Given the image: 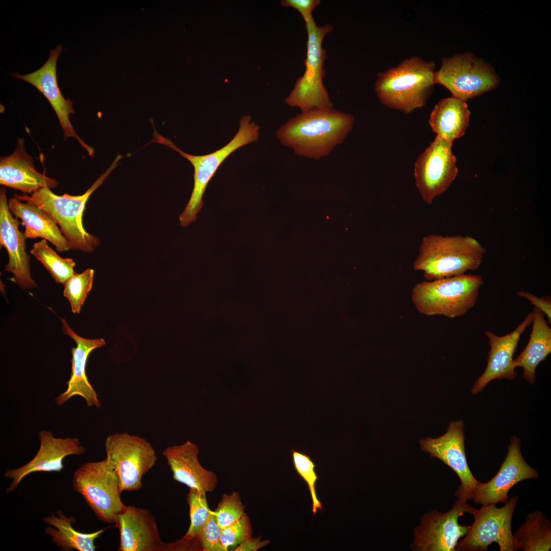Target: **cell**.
I'll list each match as a JSON object with an SVG mask.
<instances>
[{
	"label": "cell",
	"mask_w": 551,
	"mask_h": 551,
	"mask_svg": "<svg viewBox=\"0 0 551 551\" xmlns=\"http://www.w3.org/2000/svg\"><path fill=\"white\" fill-rule=\"evenodd\" d=\"M354 116L332 108L301 111L277 130V136L300 157L318 160L329 155L352 131Z\"/></svg>",
	"instance_id": "1"
},
{
	"label": "cell",
	"mask_w": 551,
	"mask_h": 551,
	"mask_svg": "<svg viewBox=\"0 0 551 551\" xmlns=\"http://www.w3.org/2000/svg\"><path fill=\"white\" fill-rule=\"evenodd\" d=\"M320 3L319 0H282V7H291L297 10L302 15L305 22L312 16L313 10Z\"/></svg>",
	"instance_id": "36"
},
{
	"label": "cell",
	"mask_w": 551,
	"mask_h": 551,
	"mask_svg": "<svg viewBox=\"0 0 551 551\" xmlns=\"http://www.w3.org/2000/svg\"><path fill=\"white\" fill-rule=\"evenodd\" d=\"M21 224L10 211L6 189H0V244L8 254L5 271L13 274L10 280L21 288L30 290L38 287L31 273L30 257L26 251L24 233L19 229Z\"/></svg>",
	"instance_id": "17"
},
{
	"label": "cell",
	"mask_w": 551,
	"mask_h": 551,
	"mask_svg": "<svg viewBox=\"0 0 551 551\" xmlns=\"http://www.w3.org/2000/svg\"><path fill=\"white\" fill-rule=\"evenodd\" d=\"M245 509L240 493L233 491L223 494L214 513L219 526L223 529L239 519L245 513Z\"/></svg>",
	"instance_id": "33"
},
{
	"label": "cell",
	"mask_w": 551,
	"mask_h": 551,
	"mask_svg": "<svg viewBox=\"0 0 551 551\" xmlns=\"http://www.w3.org/2000/svg\"><path fill=\"white\" fill-rule=\"evenodd\" d=\"M505 460L495 476L486 483L479 482L472 499L476 504L485 506L506 503L508 492L516 484L530 479H537L538 471L524 459L520 450V440L513 435L508 445Z\"/></svg>",
	"instance_id": "15"
},
{
	"label": "cell",
	"mask_w": 551,
	"mask_h": 551,
	"mask_svg": "<svg viewBox=\"0 0 551 551\" xmlns=\"http://www.w3.org/2000/svg\"><path fill=\"white\" fill-rule=\"evenodd\" d=\"M198 454V446L188 440L181 445L168 446L162 452L174 480L190 489L212 492L217 485V475L201 465Z\"/></svg>",
	"instance_id": "23"
},
{
	"label": "cell",
	"mask_w": 551,
	"mask_h": 551,
	"mask_svg": "<svg viewBox=\"0 0 551 551\" xmlns=\"http://www.w3.org/2000/svg\"><path fill=\"white\" fill-rule=\"evenodd\" d=\"M94 270L87 268L80 273L75 272L63 284V295L69 302L72 313L79 314L85 299L92 288Z\"/></svg>",
	"instance_id": "31"
},
{
	"label": "cell",
	"mask_w": 551,
	"mask_h": 551,
	"mask_svg": "<svg viewBox=\"0 0 551 551\" xmlns=\"http://www.w3.org/2000/svg\"><path fill=\"white\" fill-rule=\"evenodd\" d=\"M39 448L34 457L23 466L5 471L6 478L12 479L6 492L14 490L21 480L36 472H60L64 468L63 460L71 455H80L85 449L78 438H57L52 433L41 430L39 433Z\"/></svg>",
	"instance_id": "18"
},
{
	"label": "cell",
	"mask_w": 551,
	"mask_h": 551,
	"mask_svg": "<svg viewBox=\"0 0 551 551\" xmlns=\"http://www.w3.org/2000/svg\"><path fill=\"white\" fill-rule=\"evenodd\" d=\"M108 464L116 474L120 491L142 488V479L155 464V451L145 439L128 433L109 436L105 442Z\"/></svg>",
	"instance_id": "9"
},
{
	"label": "cell",
	"mask_w": 551,
	"mask_h": 551,
	"mask_svg": "<svg viewBox=\"0 0 551 551\" xmlns=\"http://www.w3.org/2000/svg\"><path fill=\"white\" fill-rule=\"evenodd\" d=\"M486 249L470 236L430 234L423 238L413 266L428 281L451 277L478 269Z\"/></svg>",
	"instance_id": "4"
},
{
	"label": "cell",
	"mask_w": 551,
	"mask_h": 551,
	"mask_svg": "<svg viewBox=\"0 0 551 551\" xmlns=\"http://www.w3.org/2000/svg\"><path fill=\"white\" fill-rule=\"evenodd\" d=\"M115 523L120 533L118 550H167V544L162 541L156 520L148 510L127 506Z\"/></svg>",
	"instance_id": "20"
},
{
	"label": "cell",
	"mask_w": 551,
	"mask_h": 551,
	"mask_svg": "<svg viewBox=\"0 0 551 551\" xmlns=\"http://www.w3.org/2000/svg\"><path fill=\"white\" fill-rule=\"evenodd\" d=\"M0 184L31 194L44 187L55 188L59 182L37 170L32 156L25 148L24 140L20 137L17 139L14 151L1 158Z\"/></svg>",
	"instance_id": "22"
},
{
	"label": "cell",
	"mask_w": 551,
	"mask_h": 551,
	"mask_svg": "<svg viewBox=\"0 0 551 551\" xmlns=\"http://www.w3.org/2000/svg\"><path fill=\"white\" fill-rule=\"evenodd\" d=\"M252 526L248 516L244 513L239 519L221 530L220 541L224 551L238 546L252 537Z\"/></svg>",
	"instance_id": "34"
},
{
	"label": "cell",
	"mask_w": 551,
	"mask_h": 551,
	"mask_svg": "<svg viewBox=\"0 0 551 551\" xmlns=\"http://www.w3.org/2000/svg\"><path fill=\"white\" fill-rule=\"evenodd\" d=\"M452 144L436 136L415 164L416 185L423 200L429 205L447 190L457 175Z\"/></svg>",
	"instance_id": "12"
},
{
	"label": "cell",
	"mask_w": 551,
	"mask_h": 551,
	"mask_svg": "<svg viewBox=\"0 0 551 551\" xmlns=\"http://www.w3.org/2000/svg\"><path fill=\"white\" fill-rule=\"evenodd\" d=\"M518 296L528 299L537 309L546 316L551 322V302L549 298H540L533 294L520 290L518 292Z\"/></svg>",
	"instance_id": "37"
},
{
	"label": "cell",
	"mask_w": 551,
	"mask_h": 551,
	"mask_svg": "<svg viewBox=\"0 0 551 551\" xmlns=\"http://www.w3.org/2000/svg\"><path fill=\"white\" fill-rule=\"evenodd\" d=\"M470 115L466 102L452 96L441 99L435 105L429 124L437 136L453 143L465 134Z\"/></svg>",
	"instance_id": "26"
},
{
	"label": "cell",
	"mask_w": 551,
	"mask_h": 551,
	"mask_svg": "<svg viewBox=\"0 0 551 551\" xmlns=\"http://www.w3.org/2000/svg\"><path fill=\"white\" fill-rule=\"evenodd\" d=\"M261 536L251 537L237 546L234 551H257L260 548L268 545V539L261 540Z\"/></svg>",
	"instance_id": "38"
},
{
	"label": "cell",
	"mask_w": 551,
	"mask_h": 551,
	"mask_svg": "<svg viewBox=\"0 0 551 551\" xmlns=\"http://www.w3.org/2000/svg\"><path fill=\"white\" fill-rule=\"evenodd\" d=\"M62 52V47L58 44L50 50L49 56L45 63L37 70L27 74L18 72L10 74L18 79L26 81L36 88L46 98L54 110L63 130L64 138H73L86 149L91 156H93V148L87 145L74 131L69 115L75 113L71 100L65 99L58 86L57 79V62Z\"/></svg>",
	"instance_id": "16"
},
{
	"label": "cell",
	"mask_w": 551,
	"mask_h": 551,
	"mask_svg": "<svg viewBox=\"0 0 551 551\" xmlns=\"http://www.w3.org/2000/svg\"><path fill=\"white\" fill-rule=\"evenodd\" d=\"M63 332L72 338L76 347L71 349V371L65 391L59 394L55 402L59 406L66 403L72 397H82L88 407L99 408L101 403L97 394L90 383L86 374V365L90 353L94 349L101 348L106 344L101 339H86L76 333L69 326L65 318L61 319Z\"/></svg>",
	"instance_id": "21"
},
{
	"label": "cell",
	"mask_w": 551,
	"mask_h": 551,
	"mask_svg": "<svg viewBox=\"0 0 551 551\" xmlns=\"http://www.w3.org/2000/svg\"><path fill=\"white\" fill-rule=\"evenodd\" d=\"M250 116H243L240 120L238 131L225 146L212 153L196 156L187 154L179 149L168 138H165L154 129L151 143H158L178 152L187 159L194 167V186L190 198L183 212L179 216L180 224L187 227L196 220V215L204 204L203 195L210 180L224 160L238 148L258 140L259 127L251 122Z\"/></svg>",
	"instance_id": "6"
},
{
	"label": "cell",
	"mask_w": 551,
	"mask_h": 551,
	"mask_svg": "<svg viewBox=\"0 0 551 551\" xmlns=\"http://www.w3.org/2000/svg\"><path fill=\"white\" fill-rule=\"evenodd\" d=\"M531 313L533 326L529 340L514 363L516 368H522L523 378L533 384L537 366L551 353V329L542 312L534 307Z\"/></svg>",
	"instance_id": "25"
},
{
	"label": "cell",
	"mask_w": 551,
	"mask_h": 551,
	"mask_svg": "<svg viewBox=\"0 0 551 551\" xmlns=\"http://www.w3.org/2000/svg\"><path fill=\"white\" fill-rule=\"evenodd\" d=\"M291 451L294 468L308 485L312 501V511L315 515L318 511H322V503L316 493L315 485L319 479L315 471L316 465L307 454L294 449Z\"/></svg>",
	"instance_id": "32"
},
{
	"label": "cell",
	"mask_w": 551,
	"mask_h": 551,
	"mask_svg": "<svg viewBox=\"0 0 551 551\" xmlns=\"http://www.w3.org/2000/svg\"><path fill=\"white\" fill-rule=\"evenodd\" d=\"M9 209L14 216L21 220L25 227L26 238H41L54 245L57 251L70 249L69 243L58 224L44 211L36 205L12 197L8 201Z\"/></svg>",
	"instance_id": "24"
},
{
	"label": "cell",
	"mask_w": 551,
	"mask_h": 551,
	"mask_svg": "<svg viewBox=\"0 0 551 551\" xmlns=\"http://www.w3.org/2000/svg\"><path fill=\"white\" fill-rule=\"evenodd\" d=\"M122 156L118 154L109 167L82 195L65 193L58 195L51 188L44 187L31 194L14 193L13 197L31 203L47 213L60 227L68 240L70 249L91 253L100 244L99 239L88 233L83 224L82 216L86 203L91 194L101 186L117 166Z\"/></svg>",
	"instance_id": "2"
},
{
	"label": "cell",
	"mask_w": 551,
	"mask_h": 551,
	"mask_svg": "<svg viewBox=\"0 0 551 551\" xmlns=\"http://www.w3.org/2000/svg\"><path fill=\"white\" fill-rule=\"evenodd\" d=\"M72 485L104 522L115 523L127 507L120 497L118 478L106 458L82 464L74 473Z\"/></svg>",
	"instance_id": "8"
},
{
	"label": "cell",
	"mask_w": 551,
	"mask_h": 551,
	"mask_svg": "<svg viewBox=\"0 0 551 551\" xmlns=\"http://www.w3.org/2000/svg\"><path fill=\"white\" fill-rule=\"evenodd\" d=\"M464 429L462 420L452 421L444 434L436 438H424L420 444L421 449L429 453L430 457L440 460L456 473L461 484L455 496L467 501L472 498L479 481L473 477L467 462Z\"/></svg>",
	"instance_id": "14"
},
{
	"label": "cell",
	"mask_w": 551,
	"mask_h": 551,
	"mask_svg": "<svg viewBox=\"0 0 551 551\" xmlns=\"http://www.w3.org/2000/svg\"><path fill=\"white\" fill-rule=\"evenodd\" d=\"M483 283L480 275L466 273L422 281L413 287L411 299L425 315L460 317L475 305Z\"/></svg>",
	"instance_id": "5"
},
{
	"label": "cell",
	"mask_w": 551,
	"mask_h": 551,
	"mask_svg": "<svg viewBox=\"0 0 551 551\" xmlns=\"http://www.w3.org/2000/svg\"><path fill=\"white\" fill-rule=\"evenodd\" d=\"M515 550L548 551L551 548V523L542 512H530L513 534Z\"/></svg>",
	"instance_id": "28"
},
{
	"label": "cell",
	"mask_w": 551,
	"mask_h": 551,
	"mask_svg": "<svg viewBox=\"0 0 551 551\" xmlns=\"http://www.w3.org/2000/svg\"><path fill=\"white\" fill-rule=\"evenodd\" d=\"M30 253L43 264L58 283L63 284L75 273L74 260L70 258L61 257L48 245L45 239L34 243Z\"/></svg>",
	"instance_id": "29"
},
{
	"label": "cell",
	"mask_w": 551,
	"mask_h": 551,
	"mask_svg": "<svg viewBox=\"0 0 551 551\" xmlns=\"http://www.w3.org/2000/svg\"><path fill=\"white\" fill-rule=\"evenodd\" d=\"M43 520L52 526L45 529V532L52 537V541L66 550H95L94 541L105 531V529H103L91 533L78 532L72 527L74 520L73 518L66 517L61 512H58L57 516L52 514L45 517Z\"/></svg>",
	"instance_id": "27"
},
{
	"label": "cell",
	"mask_w": 551,
	"mask_h": 551,
	"mask_svg": "<svg viewBox=\"0 0 551 551\" xmlns=\"http://www.w3.org/2000/svg\"><path fill=\"white\" fill-rule=\"evenodd\" d=\"M532 322V314H528L523 320L510 333L498 336L490 331L485 334L489 340L490 349L486 368L474 383L471 394L481 392L494 379L514 380L516 376L513 356L522 333Z\"/></svg>",
	"instance_id": "19"
},
{
	"label": "cell",
	"mask_w": 551,
	"mask_h": 551,
	"mask_svg": "<svg viewBox=\"0 0 551 551\" xmlns=\"http://www.w3.org/2000/svg\"><path fill=\"white\" fill-rule=\"evenodd\" d=\"M206 493L196 489H190L187 496L189 507L190 525L182 538L190 541L197 538L208 520L212 511L209 508Z\"/></svg>",
	"instance_id": "30"
},
{
	"label": "cell",
	"mask_w": 551,
	"mask_h": 551,
	"mask_svg": "<svg viewBox=\"0 0 551 551\" xmlns=\"http://www.w3.org/2000/svg\"><path fill=\"white\" fill-rule=\"evenodd\" d=\"M518 499V495L511 497L500 508L489 504L474 509L471 514L474 521L456 550L486 551L495 542L500 551H515L511 523Z\"/></svg>",
	"instance_id": "11"
},
{
	"label": "cell",
	"mask_w": 551,
	"mask_h": 551,
	"mask_svg": "<svg viewBox=\"0 0 551 551\" xmlns=\"http://www.w3.org/2000/svg\"><path fill=\"white\" fill-rule=\"evenodd\" d=\"M466 500L458 498L448 512L434 510L421 518L414 531L412 549L418 551H455L459 539L467 533L469 525H461L458 518L474 510Z\"/></svg>",
	"instance_id": "13"
},
{
	"label": "cell",
	"mask_w": 551,
	"mask_h": 551,
	"mask_svg": "<svg viewBox=\"0 0 551 551\" xmlns=\"http://www.w3.org/2000/svg\"><path fill=\"white\" fill-rule=\"evenodd\" d=\"M435 82L447 88L453 97L466 102L495 88L499 79L489 64L466 52L443 57Z\"/></svg>",
	"instance_id": "10"
},
{
	"label": "cell",
	"mask_w": 551,
	"mask_h": 551,
	"mask_svg": "<svg viewBox=\"0 0 551 551\" xmlns=\"http://www.w3.org/2000/svg\"><path fill=\"white\" fill-rule=\"evenodd\" d=\"M221 530L214 511H212L208 520L196 538L202 550L224 551L220 541Z\"/></svg>",
	"instance_id": "35"
},
{
	"label": "cell",
	"mask_w": 551,
	"mask_h": 551,
	"mask_svg": "<svg viewBox=\"0 0 551 551\" xmlns=\"http://www.w3.org/2000/svg\"><path fill=\"white\" fill-rule=\"evenodd\" d=\"M435 64L418 56L377 74L375 92L384 106L409 114L424 106L433 92Z\"/></svg>",
	"instance_id": "3"
},
{
	"label": "cell",
	"mask_w": 551,
	"mask_h": 551,
	"mask_svg": "<svg viewBox=\"0 0 551 551\" xmlns=\"http://www.w3.org/2000/svg\"><path fill=\"white\" fill-rule=\"evenodd\" d=\"M305 27L308 36L305 70L297 79L285 102L290 107L298 108L301 111L333 107L323 83L325 75L323 65L327 56L322 46L324 37L333 30V27L329 23L318 26L312 17L305 21Z\"/></svg>",
	"instance_id": "7"
}]
</instances>
